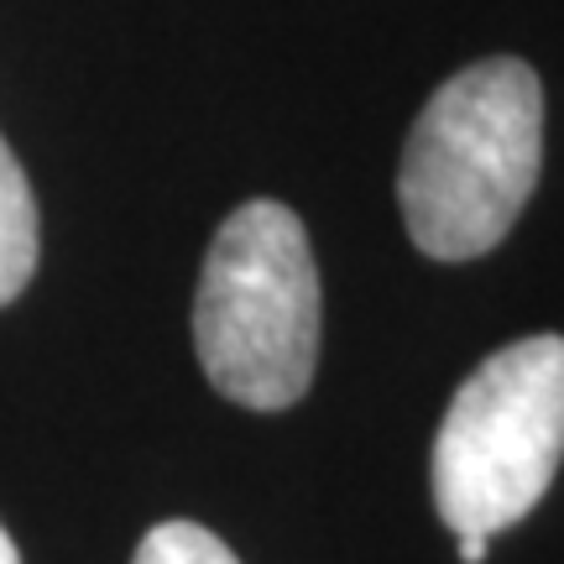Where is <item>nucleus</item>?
<instances>
[{
	"label": "nucleus",
	"mask_w": 564,
	"mask_h": 564,
	"mask_svg": "<svg viewBox=\"0 0 564 564\" xmlns=\"http://www.w3.org/2000/svg\"><path fill=\"white\" fill-rule=\"evenodd\" d=\"M0 564H21V554H17V544H11L6 528H0Z\"/></svg>",
	"instance_id": "0eeeda50"
},
{
	"label": "nucleus",
	"mask_w": 564,
	"mask_h": 564,
	"mask_svg": "<svg viewBox=\"0 0 564 564\" xmlns=\"http://www.w3.org/2000/svg\"><path fill=\"white\" fill-rule=\"evenodd\" d=\"M544 167V84L523 58H481L434 89L408 131L398 199L434 262H470L523 215Z\"/></svg>",
	"instance_id": "f257e3e1"
},
{
	"label": "nucleus",
	"mask_w": 564,
	"mask_h": 564,
	"mask_svg": "<svg viewBox=\"0 0 564 564\" xmlns=\"http://www.w3.org/2000/svg\"><path fill=\"white\" fill-rule=\"evenodd\" d=\"M194 345L220 398L257 413L293 408L319 366V272L303 220L251 199L215 230L194 299Z\"/></svg>",
	"instance_id": "f03ea898"
},
{
	"label": "nucleus",
	"mask_w": 564,
	"mask_h": 564,
	"mask_svg": "<svg viewBox=\"0 0 564 564\" xmlns=\"http://www.w3.org/2000/svg\"><path fill=\"white\" fill-rule=\"evenodd\" d=\"M564 460V335L486 356L434 434V507L460 533H502L544 502Z\"/></svg>",
	"instance_id": "7ed1b4c3"
},
{
	"label": "nucleus",
	"mask_w": 564,
	"mask_h": 564,
	"mask_svg": "<svg viewBox=\"0 0 564 564\" xmlns=\"http://www.w3.org/2000/svg\"><path fill=\"white\" fill-rule=\"evenodd\" d=\"M37 272V199L17 152L0 137V303H11Z\"/></svg>",
	"instance_id": "20e7f679"
},
{
	"label": "nucleus",
	"mask_w": 564,
	"mask_h": 564,
	"mask_svg": "<svg viewBox=\"0 0 564 564\" xmlns=\"http://www.w3.org/2000/svg\"><path fill=\"white\" fill-rule=\"evenodd\" d=\"M131 564H241V560L209 528L188 523V518H173V523H158L141 539Z\"/></svg>",
	"instance_id": "39448f33"
},
{
	"label": "nucleus",
	"mask_w": 564,
	"mask_h": 564,
	"mask_svg": "<svg viewBox=\"0 0 564 564\" xmlns=\"http://www.w3.org/2000/svg\"><path fill=\"white\" fill-rule=\"evenodd\" d=\"M486 549H491V539H481V533H460V564H481Z\"/></svg>",
	"instance_id": "423d86ee"
}]
</instances>
